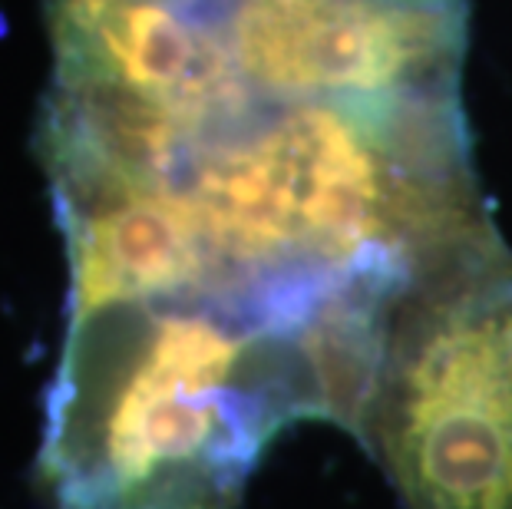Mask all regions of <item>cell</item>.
<instances>
[{"label": "cell", "instance_id": "cell-1", "mask_svg": "<svg viewBox=\"0 0 512 509\" xmlns=\"http://www.w3.org/2000/svg\"><path fill=\"white\" fill-rule=\"evenodd\" d=\"M351 437L403 509H512V248L496 225L403 295Z\"/></svg>", "mask_w": 512, "mask_h": 509}]
</instances>
